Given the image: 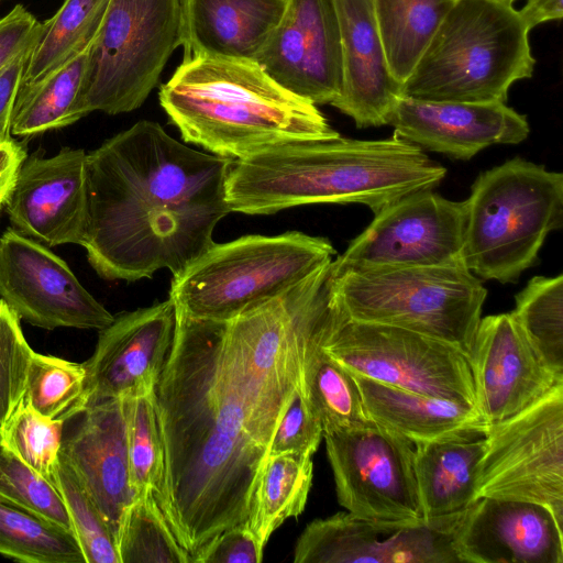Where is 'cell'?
Returning a JSON list of instances; mask_svg holds the SVG:
<instances>
[{"label":"cell","instance_id":"7dc6e473","mask_svg":"<svg viewBox=\"0 0 563 563\" xmlns=\"http://www.w3.org/2000/svg\"><path fill=\"white\" fill-rule=\"evenodd\" d=\"M503 1H506V2H508V3H512V4H514V2H515V0H503Z\"/></svg>","mask_w":563,"mask_h":563},{"label":"cell","instance_id":"ac0fdd59","mask_svg":"<svg viewBox=\"0 0 563 563\" xmlns=\"http://www.w3.org/2000/svg\"><path fill=\"white\" fill-rule=\"evenodd\" d=\"M87 153L65 146L22 163L4 206L11 228L47 247L85 242Z\"/></svg>","mask_w":563,"mask_h":563},{"label":"cell","instance_id":"7a4b0ae2","mask_svg":"<svg viewBox=\"0 0 563 563\" xmlns=\"http://www.w3.org/2000/svg\"><path fill=\"white\" fill-rule=\"evenodd\" d=\"M234 159L203 153L141 120L87 153L82 247L98 275L135 282L173 276L209 250L231 212L225 181Z\"/></svg>","mask_w":563,"mask_h":563},{"label":"cell","instance_id":"cb8c5ba5","mask_svg":"<svg viewBox=\"0 0 563 563\" xmlns=\"http://www.w3.org/2000/svg\"><path fill=\"white\" fill-rule=\"evenodd\" d=\"M286 4L287 0H181L184 59L256 62Z\"/></svg>","mask_w":563,"mask_h":563},{"label":"cell","instance_id":"f6af8a7d","mask_svg":"<svg viewBox=\"0 0 563 563\" xmlns=\"http://www.w3.org/2000/svg\"><path fill=\"white\" fill-rule=\"evenodd\" d=\"M27 157L22 144L13 139L0 143V206H3L10 195L19 169Z\"/></svg>","mask_w":563,"mask_h":563},{"label":"cell","instance_id":"603a6c76","mask_svg":"<svg viewBox=\"0 0 563 563\" xmlns=\"http://www.w3.org/2000/svg\"><path fill=\"white\" fill-rule=\"evenodd\" d=\"M342 49V88L332 107L357 128L386 125L401 97L391 75L372 0H335Z\"/></svg>","mask_w":563,"mask_h":563},{"label":"cell","instance_id":"5bb4252c","mask_svg":"<svg viewBox=\"0 0 563 563\" xmlns=\"http://www.w3.org/2000/svg\"><path fill=\"white\" fill-rule=\"evenodd\" d=\"M0 299L21 319L45 330H102L111 314L49 247L11 227L0 236Z\"/></svg>","mask_w":563,"mask_h":563},{"label":"cell","instance_id":"30bf717a","mask_svg":"<svg viewBox=\"0 0 563 563\" xmlns=\"http://www.w3.org/2000/svg\"><path fill=\"white\" fill-rule=\"evenodd\" d=\"M321 345L354 375L476 407L464 352L413 331L353 320L333 305L330 296Z\"/></svg>","mask_w":563,"mask_h":563},{"label":"cell","instance_id":"52a82bcc","mask_svg":"<svg viewBox=\"0 0 563 563\" xmlns=\"http://www.w3.org/2000/svg\"><path fill=\"white\" fill-rule=\"evenodd\" d=\"M346 317L413 331L468 357L487 290L464 263L346 271L328 277Z\"/></svg>","mask_w":563,"mask_h":563},{"label":"cell","instance_id":"f546056e","mask_svg":"<svg viewBox=\"0 0 563 563\" xmlns=\"http://www.w3.org/2000/svg\"><path fill=\"white\" fill-rule=\"evenodd\" d=\"M456 0H372L391 75L401 85Z\"/></svg>","mask_w":563,"mask_h":563},{"label":"cell","instance_id":"44dd1931","mask_svg":"<svg viewBox=\"0 0 563 563\" xmlns=\"http://www.w3.org/2000/svg\"><path fill=\"white\" fill-rule=\"evenodd\" d=\"M388 125L397 136L455 159L467 161L495 144H519L530 126L506 102L427 101L400 97Z\"/></svg>","mask_w":563,"mask_h":563},{"label":"cell","instance_id":"d4e9b609","mask_svg":"<svg viewBox=\"0 0 563 563\" xmlns=\"http://www.w3.org/2000/svg\"><path fill=\"white\" fill-rule=\"evenodd\" d=\"M351 375L360 389L367 417L413 445L487 431L489 423L476 407Z\"/></svg>","mask_w":563,"mask_h":563},{"label":"cell","instance_id":"8992f818","mask_svg":"<svg viewBox=\"0 0 563 563\" xmlns=\"http://www.w3.org/2000/svg\"><path fill=\"white\" fill-rule=\"evenodd\" d=\"M464 202L465 266L479 279L514 283L563 224V175L515 157L482 172Z\"/></svg>","mask_w":563,"mask_h":563},{"label":"cell","instance_id":"d6a6232c","mask_svg":"<svg viewBox=\"0 0 563 563\" xmlns=\"http://www.w3.org/2000/svg\"><path fill=\"white\" fill-rule=\"evenodd\" d=\"M515 303L514 318L549 368L563 377V275L534 276Z\"/></svg>","mask_w":563,"mask_h":563},{"label":"cell","instance_id":"8d00e7d4","mask_svg":"<svg viewBox=\"0 0 563 563\" xmlns=\"http://www.w3.org/2000/svg\"><path fill=\"white\" fill-rule=\"evenodd\" d=\"M64 424L62 420L43 416L22 398L1 423L0 442L53 484L59 463Z\"/></svg>","mask_w":563,"mask_h":563},{"label":"cell","instance_id":"2e32d148","mask_svg":"<svg viewBox=\"0 0 563 563\" xmlns=\"http://www.w3.org/2000/svg\"><path fill=\"white\" fill-rule=\"evenodd\" d=\"M256 63L289 92L316 106L331 104L343 79L335 0H287Z\"/></svg>","mask_w":563,"mask_h":563},{"label":"cell","instance_id":"ee69618b","mask_svg":"<svg viewBox=\"0 0 563 563\" xmlns=\"http://www.w3.org/2000/svg\"><path fill=\"white\" fill-rule=\"evenodd\" d=\"M33 47L19 55L0 74V143L10 141L12 139V112L26 60Z\"/></svg>","mask_w":563,"mask_h":563},{"label":"cell","instance_id":"ab89813d","mask_svg":"<svg viewBox=\"0 0 563 563\" xmlns=\"http://www.w3.org/2000/svg\"><path fill=\"white\" fill-rule=\"evenodd\" d=\"M23 335L20 318L0 299V422L23 398L33 354Z\"/></svg>","mask_w":563,"mask_h":563},{"label":"cell","instance_id":"3957f363","mask_svg":"<svg viewBox=\"0 0 563 563\" xmlns=\"http://www.w3.org/2000/svg\"><path fill=\"white\" fill-rule=\"evenodd\" d=\"M446 175L422 148L384 140L298 141L233 162L225 181L231 212L273 214L310 203H361L374 213Z\"/></svg>","mask_w":563,"mask_h":563},{"label":"cell","instance_id":"c3c4849f","mask_svg":"<svg viewBox=\"0 0 563 563\" xmlns=\"http://www.w3.org/2000/svg\"><path fill=\"white\" fill-rule=\"evenodd\" d=\"M0 428H1V422H0Z\"/></svg>","mask_w":563,"mask_h":563},{"label":"cell","instance_id":"4dcf8cb0","mask_svg":"<svg viewBox=\"0 0 563 563\" xmlns=\"http://www.w3.org/2000/svg\"><path fill=\"white\" fill-rule=\"evenodd\" d=\"M109 0H64L57 12L42 22L20 88L35 84L90 46Z\"/></svg>","mask_w":563,"mask_h":563},{"label":"cell","instance_id":"bcb514c9","mask_svg":"<svg viewBox=\"0 0 563 563\" xmlns=\"http://www.w3.org/2000/svg\"><path fill=\"white\" fill-rule=\"evenodd\" d=\"M529 30L563 16V0H527L518 10Z\"/></svg>","mask_w":563,"mask_h":563},{"label":"cell","instance_id":"e575fe53","mask_svg":"<svg viewBox=\"0 0 563 563\" xmlns=\"http://www.w3.org/2000/svg\"><path fill=\"white\" fill-rule=\"evenodd\" d=\"M23 399L43 416L64 422L88 407L84 363L33 352Z\"/></svg>","mask_w":563,"mask_h":563},{"label":"cell","instance_id":"9c48e42d","mask_svg":"<svg viewBox=\"0 0 563 563\" xmlns=\"http://www.w3.org/2000/svg\"><path fill=\"white\" fill-rule=\"evenodd\" d=\"M181 42V0H109L90 46L84 115L140 108Z\"/></svg>","mask_w":563,"mask_h":563},{"label":"cell","instance_id":"9a60e30c","mask_svg":"<svg viewBox=\"0 0 563 563\" xmlns=\"http://www.w3.org/2000/svg\"><path fill=\"white\" fill-rule=\"evenodd\" d=\"M464 511L415 523L375 522L340 511L307 525L294 562L460 563L453 537Z\"/></svg>","mask_w":563,"mask_h":563},{"label":"cell","instance_id":"7bdbcfd3","mask_svg":"<svg viewBox=\"0 0 563 563\" xmlns=\"http://www.w3.org/2000/svg\"><path fill=\"white\" fill-rule=\"evenodd\" d=\"M41 30L42 22L23 4H15L0 19V74L19 55L35 45Z\"/></svg>","mask_w":563,"mask_h":563},{"label":"cell","instance_id":"ffe728a7","mask_svg":"<svg viewBox=\"0 0 563 563\" xmlns=\"http://www.w3.org/2000/svg\"><path fill=\"white\" fill-rule=\"evenodd\" d=\"M453 543L460 562L563 563V526L529 501L478 498L464 511Z\"/></svg>","mask_w":563,"mask_h":563},{"label":"cell","instance_id":"5b68a950","mask_svg":"<svg viewBox=\"0 0 563 563\" xmlns=\"http://www.w3.org/2000/svg\"><path fill=\"white\" fill-rule=\"evenodd\" d=\"M529 32L512 3L456 0L401 84V97L506 102L512 84L534 69Z\"/></svg>","mask_w":563,"mask_h":563},{"label":"cell","instance_id":"ba28073f","mask_svg":"<svg viewBox=\"0 0 563 563\" xmlns=\"http://www.w3.org/2000/svg\"><path fill=\"white\" fill-rule=\"evenodd\" d=\"M334 254L328 239L297 231L214 243L173 276L168 298L189 317L229 320L283 294Z\"/></svg>","mask_w":563,"mask_h":563},{"label":"cell","instance_id":"8fae6325","mask_svg":"<svg viewBox=\"0 0 563 563\" xmlns=\"http://www.w3.org/2000/svg\"><path fill=\"white\" fill-rule=\"evenodd\" d=\"M482 497L541 505L563 526V383L488 424L476 479Z\"/></svg>","mask_w":563,"mask_h":563},{"label":"cell","instance_id":"484cf974","mask_svg":"<svg viewBox=\"0 0 563 563\" xmlns=\"http://www.w3.org/2000/svg\"><path fill=\"white\" fill-rule=\"evenodd\" d=\"M485 434H463L413 445L415 473L426 520L466 510L476 500Z\"/></svg>","mask_w":563,"mask_h":563},{"label":"cell","instance_id":"1f68e13d","mask_svg":"<svg viewBox=\"0 0 563 563\" xmlns=\"http://www.w3.org/2000/svg\"><path fill=\"white\" fill-rule=\"evenodd\" d=\"M0 554L25 563H86L71 531L1 496Z\"/></svg>","mask_w":563,"mask_h":563},{"label":"cell","instance_id":"277c9868","mask_svg":"<svg viewBox=\"0 0 563 563\" xmlns=\"http://www.w3.org/2000/svg\"><path fill=\"white\" fill-rule=\"evenodd\" d=\"M158 99L185 142L234 161L284 143L340 136L316 104L253 60L183 59Z\"/></svg>","mask_w":563,"mask_h":563},{"label":"cell","instance_id":"83f0119b","mask_svg":"<svg viewBox=\"0 0 563 563\" xmlns=\"http://www.w3.org/2000/svg\"><path fill=\"white\" fill-rule=\"evenodd\" d=\"M90 46L35 84L19 88L11 119L12 135L32 136L65 128L85 117L81 101Z\"/></svg>","mask_w":563,"mask_h":563},{"label":"cell","instance_id":"b9f144b4","mask_svg":"<svg viewBox=\"0 0 563 563\" xmlns=\"http://www.w3.org/2000/svg\"><path fill=\"white\" fill-rule=\"evenodd\" d=\"M263 549L246 526L222 531L194 558L192 563H260Z\"/></svg>","mask_w":563,"mask_h":563},{"label":"cell","instance_id":"7402d4cb","mask_svg":"<svg viewBox=\"0 0 563 563\" xmlns=\"http://www.w3.org/2000/svg\"><path fill=\"white\" fill-rule=\"evenodd\" d=\"M63 438L60 455L100 510L114 539L124 509L136 497L130 483L124 398L88 406Z\"/></svg>","mask_w":563,"mask_h":563},{"label":"cell","instance_id":"f1b7e54d","mask_svg":"<svg viewBox=\"0 0 563 563\" xmlns=\"http://www.w3.org/2000/svg\"><path fill=\"white\" fill-rule=\"evenodd\" d=\"M312 456L296 453L268 455L252 498L246 527L264 550L285 520L305 509L312 484Z\"/></svg>","mask_w":563,"mask_h":563},{"label":"cell","instance_id":"6da1fadb","mask_svg":"<svg viewBox=\"0 0 563 563\" xmlns=\"http://www.w3.org/2000/svg\"><path fill=\"white\" fill-rule=\"evenodd\" d=\"M330 264L229 320L176 309L154 391L165 454L159 508L191 562L219 533L246 525L275 430L301 383Z\"/></svg>","mask_w":563,"mask_h":563},{"label":"cell","instance_id":"f35d334b","mask_svg":"<svg viewBox=\"0 0 563 563\" xmlns=\"http://www.w3.org/2000/svg\"><path fill=\"white\" fill-rule=\"evenodd\" d=\"M0 496L73 532L70 518L56 487L1 442Z\"/></svg>","mask_w":563,"mask_h":563},{"label":"cell","instance_id":"74e56055","mask_svg":"<svg viewBox=\"0 0 563 563\" xmlns=\"http://www.w3.org/2000/svg\"><path fill=\"white\" fill-rule=\"evenodd\" d=\"M53 485L71 521L73 532L86 563H120L114 536L84 485L59 455Z\"/></svg>","mask_w":563,"mask_h":563},{"label":"cell","instance_id":"d6986e66","mask_svg":"<svg viewBox=\"0 0 563 563\" xmlns=\"http://www.w3.org/2000/svg\"><path fill=\"white\" fill-rule=\"evenodd\" d=\"M467 360L475 406L488 423L522 411L563 383L511 312L481 318Z\"/></svg>","mask_w":563,"mask_h":563},{"label":"cell","instance_id":"4fadbf2b","mask_svg":"<svg viewBox=\"0 0 563 563\" xmlns=\"http://www.w3.org/2000/svg\"><path fill=\"white\" fill-rule=\"evenodd\" d=\"M374 214L368 227L331 262V274L464 263V201H452L428 189L402 197Z\"/></svg>","mask_w":563,"mask_h":563},{"label":"cell","instance_id":"d590c367","mask_svg":"<svg viewBox=\"0 0 563 563\" xmlns=\"http://www.w3.org/2000/svg\"><path fill=\"white\" fill-rule=\"evenodd\" d=\"M154 391L124 398V402L131 486L136 496L152 494L159 506L165 454Z\"/></svg>","mask_w":563,"mask_h":563},{"label":"cell","instance_id":"681fc988","mask_svg":"<svg viewBox=\"0 0 563 563\" xmlns=\"http://www.w3.org/2000/svg\"><path fill=\"white\" fill-rule=\"evenodd\" d=\"M2 206H0V209H1Z\"/></svg>","mask_w":563,"mask_h":563},{"label":"cell","instance_id":"836d02e7","mask_svg":"<svg viewBox=\"0 0 563 563\" xmlns=\"http://www.w3.org/2000/svg\"><path fill=\"white\" fill-rule=\"evenodd\" d=\"M115 545L120 563H192L152 494H142L124 509Z\"/></svg>","mask_w":563,"mask_h":563},{"label":"cell","instance_id":"4316f807","mask_svg":"<svg viewBox=\"0 0 563 563\" xmlns=\"http://www.w3.org/2000/svg\"><path fill=\"white\" fill-rule=\"evenodd\" d=\"M328 307L329 298L307 332L301 363V387L323 433L362 427L371 421L353 376L321 345Z\"/></svg>","mask_w":563,"mask_h":563},{"label":"cell","instance_id":"e0dca14e","mask_svg":"<svg viewBox=\"0 0 563 563\" xmlns=\"http://www.w3.org/2000/svg\"><path fill=\"white\" fill-rule=\"evenodd\" d=\"M175 325L176 307L169 298L114 316L84 362L88 406L153 393L173 346Z\"/></svg>","mask_w":563,"mask_h":563},{"label":"cell","instance_id":"7c38bea8","mask_svg":"<svg viewBox=\"0 0 563 563\" xmlns=\"http://www.w3.org/2000/svg\"><path fill=\"white\" fill-rule=\"evenodd\" d=\"M323 438L338 501L346 511L375 522L426 520L410 441L372 420Z\"/></svg>","mask_w":563,"mask_h":563},{"label":"cell","instance_id":"60d3db41","mask_svg":"<svg viewBox=\"0 0 563 563\" xmlns=\"http://www.w3.org/2000/svg\"><path fill=\"white\" fill-rule=\"evenodd\" d=\"M321 438V424L310 409L300 383L275 430L268 455L296 453L312 456Z\"/></svg>","mask_w":563,"mask_h":563}]
</instances>
